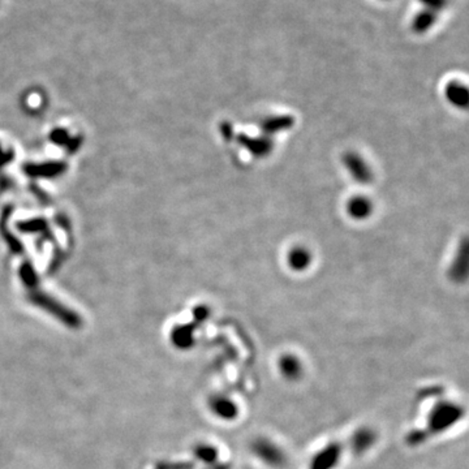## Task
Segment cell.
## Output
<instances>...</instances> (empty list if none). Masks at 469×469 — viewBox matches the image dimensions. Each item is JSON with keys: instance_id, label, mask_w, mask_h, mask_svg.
I'll return each instance as SVG.
<instances>
[{"instance_id": "6da1fadb", "label": "cell", "mask_w": 469, "mask_h": 469, "mask_svg": "<svg viewBox=\"0 0 469 469\" xmlns=\"http://www.w3.org/2000/svg\"><path fill=\"white\" fill-rule=\"evenodd\" d=\"M437 23V14L424 10L416 14L412 20V30L417 34H424Z\"/></svg>"}, {"instance_id": "7a4b0ae2", "label": "cell", "mask_w": 469, "mask_h": 469, "mask_svg": "<svg viewBox=\"0 0 469 469\" xmlns=\"http://www.w3.org/2000/svg\"><path fill=\"white\" fill-rule=\"evenodd\" d=\"M210 405H212V409H213L215 415L219 416L220 418L229 420V418H232V416H235V412H236L235 404L226 398H222V396L213 399Z\"/></svg>"}, {"instance_id": "3957f363", "label": "cell", "mask_w": 469, "mask_h": 469, "mask_svg": "<svg viewBox=\"0 0 469 469\" xmlns=\"http://www.w3.org/2000/svg\"><path fill=\"white\" fill-rule=\"evenodd\" d=\"M291 360H292V357H283V359H281V365L279 366H281V372H283L284 377H287L290 379H294L300 373L301 368H300V365H299V362H297L296 359H294L292 365H291Z\"/></svg>"}, {"instance_id": "5b68a950", "label": "cell", "mask_w": 469, "mask_h": 469, "mask_svg": "<svg viewBox=\"0 0 469 469\" xmlns=\"http://www.w3.org/2000/svg\"><path fill=\"white\" fill-rule=\"evenodd\" d=\"M349 212H351V214L353 215V216L362 218V216L368 215V213L370 212V205H369V202L366 201V200L356 199V200H353V201L349 203Z\"/></svg>"}, {"instance_id": "277c9868", "label": "cell", "mask_w": 469, "mask_h": 469, "mask_svg": "<svg viewBox=\"0 0 469 469\" xmlns=\"http://www.w3.org/2000/svg\"><path fill=\"white\" fill-rule=\"evenodd\" d=\"M288 259L292 268H304L309 264L308 252H305L304 249H294Z\"/></svg>"}, {"instance_id": "8992f818", "label": "cell", "mask_w": 469, "mask_h": 469, "mask_svg": "<svg viewBox=\"0 0 469 469\" xmlns=\"http://www.w3.org/2000/svg\"><path fill=\"white\" fill-rule=\"evenodd\" d=\"M418 1L425 7V10L435 12V14L441 12L448 5V0H418Z\"/></svg>"}]
</instances>
